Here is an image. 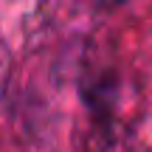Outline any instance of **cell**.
<instances>
[]
</instances>
